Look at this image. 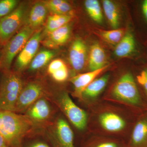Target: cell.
Segmentation results:
<instances>
[{
    "label": "cell",
    "instance_id": "29",
    "mask_svg": "<svg viewBox=\"0 0 147 147\" xmlns=\"http://www.w3.org/2000/svg\"><path fill=\"white\" fill-rule=\"evenodd\" d=\"M137 82L143 87L147 94V69H144L137 76Z\"/></svg>",
    "mask_w": 147,
    "mask_h": 147
},
{
    "label": "cell",
    "instance_id": "9",
    "mask_svg": "<svg viewBox=\"0 0 147 147\" xmlns=\"http://www.w3.org/2000/svg\"><path fill=\"white\" fill-rule=\"evenodd\" d=\"M69 61L74 70L81 71L86 63L87 49L85 42L80 39L74 40L69 52Z\"/></svg>",
    "mask_w": 147,
    "mask_h": 147
},
{
    "label": "cell",
    "instance_id": "34",
    "mask_svg": "<svg viewBox=\"0 0 147 147\" xmlns=\"http://www.w3.org/2000/svg\"><path fill=\"white\" fill-rule=\"evenodd\" d=\"M2 46H0V55H1V52L2 49Z\"/></svg>",
    "mask_w": 147,
    "mask_h": 147
},
{
    "label": "cell",
    "instance_id": "12",
    "mask_svg": "<svg viewBox=\"0 0 147 147\" xmlns=\"http://www.w3.org/2000/svg\"><path fill=\"white\" fill-rule=\"evenodd\" d=\"M99 121L104 129L112 132L121 131L125 126V122L123 119L113 113L102 114L99 117Z\"/></svg>",
    "mask_w": 147,
    "mask_h": 147
},
{
    "label": "cell",
    "instance_id": "1",
    "mask_svg": "<svg viewBox=\"0 0 147 147\" xmlns=\"http://www.w3.org/2000/svg\"><path fill=\"white\" fill-rule=\"evenodd\" d=\"M32 127L27 116L0 110V135L10 147H20L22 140Z\"/></svg>",
    "mask_w": 147,
    "mask_h": 147
},
{
    "label": "cell",
    "instance_id": "23",
    "mask_svg": "<svg viewBox=\"0 0 147 147\" xmlns=\"http://www.w3.org/2000/svg\"><path fill=\"white\" fill-rule=\"evenodd\" d=\"M47 8L55 14H67L71 10L70 4L63 0H50L44 3Z\"/></svg>",
    "mask_w": 147,
    "mask_h": 147
},
{
    "label": "cell",
    "instance_id": "3",
    "mask_svg": "<svg viewBox=\"0 0 147 147\" xmlns=\"http://www.w3.org/2000/svg\"><path fill=\"white\" fill-rule=\"evenodd\" d=\"M33 29L28 26L21 29L2 47L0 55V71L11 70L13 60L23 50L32 35Z\"/></svg>",
    "mask_w": 147,
    "mask_h": 147
},
{
    "label": "cell",
    "instance_id": "4",
    "mask_svg": "<svg viewBox=\"0 0 147 147\" xmlns=\"http://www.w3.org/2000/svg\"><path fill=\"white\" fill-rule=\"evenodd\" d=\"M26 9V5L21 4L10 14L0 19V46L5 45L20 30Z\"/></svg>",
    "mask_w": 147,
    "mask_h": 147
},
{
    "label": "cell",
    "instance_id": "33",
    "mask_svg": "<svg viewBox=\"0 0 147 147\" xmlns=\"http://www.w3.org/2000/svg\"><path fill=\"white\" fill-rule=\"evenodd\" d=\"M31 147H49L47 144L43 143H38L34 144Z\"/></svg>",
    "mask_w": 147,
    "mask_h": 147
},
{
    "label": "cell",
    "instance_id": "17",
    "mask_svg": "<svg viewBox=\"0 0 147 147\" xmlns=\"http://www.w3.org/2000/svg\"><path fill=\"white\" fill-rule=\"evenodd\" d=\"M47 8L45 4L36 3L30 11L28 18L29 26L34 29L40 26L45 21Z\"/></svg>",
    "mask_w": 147,
    "mask_h": 147
},
{
    "label": "cell",
    "instance_id": "18",
    "mask_svg": "<svg viewBox=\"0 0 147 147\" xmlns=\"http://www.w3.org/2000/svg\"><path fill=\"white\" fill-rule=\"evenodd\" d=\"M135 49V40L134 36L131 32H128L116 45L115 55L119 57H124L133 53Z\"/></svg>",
    "mask_w": 147,
    "mask_h": 147
},
{
    "label": "cell",
    "instance_id": "19",
    "mask_svg": "<svg viewBox=\"0 0 147 147\" xmlns=\"http://www.w3.org/2000/svg\"><path fill=\"white\" fill-rule=\"evenodd\" d=\"M108 79L109 75H105L93 81L84 90L82 96L90 98L96 97L104 89Z\"/></svg>",
    "mask_w": 147,
    "mask_h": 147
},
{
    "label": "cell",
    "instance_id": "22",
    "mask_svg": "<svg viewBox=\"0 0 147 147\" xmlns=\"http://www.w3.org/2000/svg\"><path fill=\"white\" fill-rule=\"evenodd\" d=\"M55 54V53L51 50L40 51L35 56L32 61L30 69L32 71H34L42 68L53 58Z\"/></svg>",
    "mask_w": 147,
    "mask_h": 147
},
{
    "label": "cell",
    "instance_id": "24",
    "mask_svg": "<svg viewBox=\"0 0 147 147\" xmlns=\"http://www.w3.org/2000/svg\"><path fill=\"white\" fill-rule=\"evenodd\" d=\"M85 6L91 18L96 23H101L103 16L99 2L96 0H87L85 2Z\"/></svg>",
    "mask_w": 147,
    "mask_h": 147
},
{
    "label": "cell",
    "instance_id": "25",
    "mask_svg": "<svg viewBox=\"0 0 147 147\" xmlns=\"http://www.w3.org/2000/svg\"><path fill=\"white\" fill-rule=\"evenodd\" d=\"M100 34L102 38L109 43L117 45L124 36L123 29H116L110 30H100Z\"/></svg>",
    "mask_w": 147,
    "mask_h": 147
},
{
    "label": "cell",
    "instance_id": "20",
    "mask_svg": "<svg viewBox=\"0 0 147 147\" xmlns=\"http://www.w3.org/2000/svg\"><path fill=\"white\" fill-rule=\"evenodd\" d=\"M102 7L111 26L114 29H117L119 24V14L115 4L109 0H104L102 1Z\"/></svg>",
    "mask_w": 147,
    "mask_h": 147
},
{
    "label": "cell",
    "instance_id": "26",
    "mask_svg": "<svg viewBox=\"0 0 147 147\" xmlns=\"http://www.w3.org/2000/svg\"><path fill=\"white\" fill-rule=\"evenodd\" d=\"M17 0H0V19L7 16L18 6Z\"/></svg>",
    "mask_w": 147,
    "mask_h": 147
},
{
    "label": "cell",
    "instance_id": "2",
    "mask_svg": "<svg viewBox=\"0 0 147 147\" xmlns=\"http://www.w3.org/2000/svg\"><path fill=\"white\" fill-rule=\"evenodd\" d=\"M0 80V110L15 112L16 102L23 90L18 71H2Z\"/></svg>",
    "mask_w": 147,
    "mask_h": 147
},
{
    "label": "cell",
    "instance_id": "28",
    "mask_svg": "<svg viewBox=\"0 0 147 147\" xmlns=\"http://www.w3.org/2000/svg\"><path fill=\"white\" fill-rule=\"evenodd\" d=\"M65 66L66 65L65 63L62 60L56 59L50 63L47 69V71L49 74L51 75L55 71Z\"/></svg>",
    "mask_w": 147,
    "mask_h": 147
},
{
    "label": "cell",
    "instance_id": "5",
    "mask_svg": "<svg viewBox=\"0 0 147 147\" xmlns=\"http://www.w3.org/2000/svg\"><path fill=\"white\" fill-rule=\"evenodd\" d=\"M113 94L117 99L131 105H138L141 100L137 84L130 73L119 79L113 88Z\"/></svg>",
    "mask_w": 147,
    "mask_h": 147
},
{
    "label": "cell",
    "instance_id": "7",
    "mask_svg": "<svg viewBox=\"0 0 147 147\" xmlns=\"http://www.w3.org/2000/svg\"><path fill=\"white\" fill-rule=\"evenodd\" d=\"M41 38L42 33L40 30L35 33L30 38L23 50L17 56L14 63L16 71L24 69L31 62L38 50Z\"/></svg>",
    "mask_w": 147,
    "mask_h": 147
},
{
    "label": "cell",
    "instance_id": "14",
    "mask_svg": "<svg viewBox=\"0 0 147 147\" xmlns=\"http://www.w3.org/2000/svg\"><path fill=\"white\" fill-rule=\"evenodd\" d=\"M50 114V108L48 102L44 99H39L30 107L27 117L36 121L45 120Z\"/></svg>",
    "mask_w": 147,
    "mask_h": 147
},
{
    "label": "cell",
    "instance_id": "10",
    "mask_svg": "<svg viewBox=\"0 0 147 147\" xmlns=\"http://www.w3.org/2000/svg\"><path fill=\"white\" fill-rule=\"evenodd\" d=\"M108 67V65H107L100 69L78 74L72 78L71 82L74 86V94L76 96L82 97L83 92L86 88Z\"/></svg>",
    "mask_w": 147,
    "mask_h": 147
},
{
    "label": "cell",
    "instance_id": "27",
    "mask_svg": "<svg viewBox=\"0 0 147 147\" xmlns=\"http://www.w3.org/2000/svg\"><path fill=\"white\" fill-rule=\"evenodd\" d=\"M56 82H62L65 81L68 76V71L66 66L55 71L51 74Z\"/></svg>",
    "mask_w": 147,
    "mask_h": 147
},
{
    "label": "cell",
    "instance_id": "32",
    "mask_svg": "<svg viewBox=\"0 0 147 147\" xmlns=\"http://www.w3.org/2000/svg\"><path fill=\"white\" fill-rule=\"evenodd\" d=\"M0 147H10L1 135H0Z\"/></svg>",
    "mask_w": 147,
    "mask_h": 147
},
{
    "label": "cell",
    "instance_id": "30",
    "mask_svg": "<svg viewBox=\"0 0 147 147\" xmlns=\"http://www.w3.org/2000/svg\"><path fill=\"white\" fill-rule=\"evenodd\" d=\"M89 147H123L118 143L110 141H104L96 142L90 145Z\"/></svg>",
    "mask_w": 147,
    "mask_h": 147
},
{
    "label": "cell",
    "instance_id": "8",
    "mask_svg": "<svg viewBox=\"0 0 147 147\" xmlns=\"http://www.w3.org/2000/svg\"><path fill=\"white\" fill-rule=\"evenodd\" d=\"M42 93V88L40 84L36 83L28 84L19 95L14 112H22L29 108L39 99Z\"/></svg>",
    "mask_w": 147,
    "mask_h": 147
},
{
    "label": "cell",
    "instance_id": "13",
    "mask_svg": "<svg viewBox=\"0 0 147 147\" xmlns=\"http://www.w3.org/2000/svg\"><path fill=\"white\" fill-rule=\"evenodd\" d=\"M106 55L104 50L98 44L92 45L89 57V67L90 71H94L106 65Z\"/></svg>",
    "mask_w": 147,
    "mask_h": 147
},
{
    "label": "cell",
    "instance_id": "6",
    "mask_svg": "<svg viewBox=\"0 0 147 147\" xmlns=\"http://www.w3.org/2000/svg\"><path fill=\"white\" fill-rule=\"evenodd\" d=\"M60 103L71 123L78 129H84L87 124V116L86 112L76 105L66 93L61 96Z\"/></svg>",
    "mask_w": 147,
    "mask_h": 147
},
{
    "label": "cell",
    "instance_id": "31",
    "mask_svg": "<svg viewBox=\"0 0 147 147\" xmlns=\"http://www.w3.org/2000/svg\"><path fill=\"white\" fill-rule=\"evenodd\" d=\"M142 10L145 20L147 22V0H145L143 2L142 5Z\"/></svg>",
    "mask_w": 147,
    "mask_h": 147
},
{
    "label": "cell",
    "instance_id": "11",
    "mask_svg": "<svg viewBox=\"0 0 147 147\" xmlns=\"http://www.w3.org/2000/svg\"><path fill=\"white\" fill-rule=\"evenodd\" d=\"M56 135L59 147H75L73 131L68 123L63 119L57 121Z\"/></svg>",
    "mask_w": 147,
    "mask_h": 147
},
{
    "label": "cell",
    "instance_id": "16",
    "mask_svg": "<svg viewBox=\"0 0 147 147\" xmlns=\"http://www.w3.org/2000/svg\"><path fill=\"white\" fill-rule=\"evenodd\" d=\"M131 145V147H145L147 145V118L140 120L134 126Z\"/></svg>",
    "mask_w": 147,
    "mask_h": 147
},
{
    "label": "cell",
    "instance_id": "15",
    "mask_svg": "<svg viewBox=\"0 0 147 147\" xmlns=\"http://www.w3.org/2000/svg\"><path fill=\"white\" fill-rule=\"evenodd\" d=\"M70 34V28L66 25L48 34L44 44L49 47H56L63 45L67 41Z\"/></svg>",
    "mask_w": 147,
    "mask_h": 147
},
{
    "label": "cell",
    "instance_id": "21",
    "mask_svg": "<svg viewBox=\"0 0 147 147\" xmlns=\"http://www.w3.org/2000/svg\"><path fill=\"white\" fill-rule=\"evenodd\" d=\"M71 18V16L67 14H55L49 16L45 26V32L48 34L67 25Z\"/></svg>",
    "mask_w": 147,
    "mask_h": 147
}]
</instances>
